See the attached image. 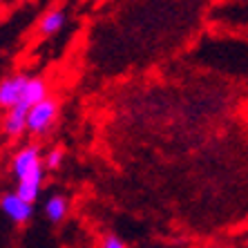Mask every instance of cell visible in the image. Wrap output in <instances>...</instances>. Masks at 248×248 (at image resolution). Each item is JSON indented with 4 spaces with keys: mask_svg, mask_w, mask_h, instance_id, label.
Masks as SVG:
<instances>
[{
    "mask_svg": "<svg viewBox=\"0 0 248 248\" xmlns=\"http://www.w3.org/2000/svg\"><path fill=\"white\" fill-rule=\"evenodd\" d=\"M0 210L14 224H27L31 219V215H34V203L25 202L23 197H18L16 192H7L0 199Z\"/></svg>",
    "mask_w": 248,
    "mask_h": 248,
    "instance_id": "3957f363",
    "label": "cell"
},
{
    "mask_svg": "<svg viewBox=\"0 0 248 248\" xmlns=\"http://www.w3.org/2000/svg\"><path fill=\"white\" fill-rule=\"evenodd\" d=\"M12 172H14V177H16V181L27 179L31 174H43L45 170H43L41 150H38L34 143L23 145L12 159Z\"/></svg>",
    "mask_w": 248,
    "mask_h": 248,
    "instance_id": "7a4b0ae2",
    "label": "cell"
},
{
    "mask_svg": "<svg viewBox=\"0 0 248 248\" xmlns=\"http://www.w3.org/2000/svg\"><path fill=\"white\" fill-rule=\"evenodd\" d=\"M58 116V101L52 96L43 98L41 103L27 108V132L31 137H43L54 127Z\"/></svg>",
    "mask_w": 248,
    "mask_h": 248,
    "instance_id": "6da1fadb",
    "label": "cell"
},
{
    "mask_svg": "<svg viewBox=\"0 0 248 248\" xmlns=\"http://www.w3.org/2000/svg\"><path fill=\"white\" fill-rule=\"evenodd\" d=\"M0 127H2V134L7 139H20L27 132V108L18 103L9 110H5Z\"/></svg>",
    "mask_w": 248,
    "mask_h": 248,
    "instance_id": "5b68a950",
    "label": "cell"
},
{
    "mask_svg": "<svg viewBox=\"0 0 248 248\" xmlns=\"http://www.w3.org/2000/svg\"><path fill=\"white\" fill-rule=\"evenodd\" d=\"M45 217L52 224H58V221H63L65 217H67L69 213V202H67V197L63 195H52L49 199L45 202Z\"/></svg>",
    "mask_w": 248,
    "mask_h": 248,
    "instance_id": "ba28073f",
    "label": "cell"
},
{
    "mask_svg": "<svg viewBox=\"0 0 248 248\" xmlns=\"http://www.w3.org/2000/svg\"><path fill=\"white\" fill-rule=\"evenodd\" d=\"M49 96V87H47L45 78H38V76H27L23 87V96H20V105L25 108H31V105L41 103L43 98Z\"/></svg>",
    "mask_w": 248,
    "mask_h": 248,
    "instance_id": "8992f818",
    "label": "cell"
},
{
    "mask_svg": "<svg viewBox=\"0 0 248 248\" xmlns=\"http://www.w3.org/2000/svg\"><path fill=\"white\" fill-rule=\"evenodd\" d=\"M61 163H63V150H58V148L49 150L43 156V170H56L61 168Z\"/></svg>",
    "mask_w": 248,
    "mask_h": 248,
    "instance_id": "9c48e42d",
    "label": "cell"
},
{
    "mask_svg": "<svg viewBox=\"0 0 248 248\" xmlns=\"http://www.w3.org/2000/svg\"><path fill=\"white\" fill-rule=\"evenodd\" d=\"M65 27V12L63 9H49L38 23V34L41 36H54Z\"/></svg>",
    "mask_w": 248,
    "mask_h": 248,
    "instance_id": "52a82bcc",
    "label": "cell"
},
{
    "mask_svg": "<svg viewBox=\"0 0 248 248\" xmlns=\"http://www.w3.org/2000/svg\"><path fill=\"white\" fill-rule=\"evenodd\" d=\"M25 81H27V76L20 74V72L5 76L0 81V110H9V108L20 103Z\"/></svg>",
    "mask_w": 248,
    "mask_h": 248,
    "instance_id": "277c9868",
    "label": "cell"
},
{
    "mask_svg": "<svg viewBox=\"0 0 248 248\" xmlns=\"http://www.w3.org/2000/svg\"><path fill=\"white\" fill-rule=\"evenodd\" d=\"M101 248H127V244L123 242L121 237H116V235H108L101 242Z\"/></svg>",
    "mask_w": 248,
    "mask_h": 248,
    "instance_id": "30bf717a",
    "label": "cell"
}]
</instances>
